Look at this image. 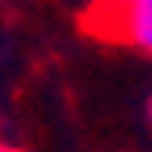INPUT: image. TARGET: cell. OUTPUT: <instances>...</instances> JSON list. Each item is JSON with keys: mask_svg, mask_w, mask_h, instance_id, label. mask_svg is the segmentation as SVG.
I'll use <instances>...</instances> for the list:
<instances>
[{"mask_svg": "<svg viewBox=\"0 0 152 152\" xmlns=\"http://www.w3.org/2000/svg\"><path fill=\"white\" fill-rule=\"evenodd\" d=\"M84 27L107 42H122L152 57V0H91Z\"/></svg>", "mask_w": 152, "mask_h": 152, "instance_id": "1", "label": "cell"}, {"mask_svg": "<svg viewBox=\"0 0 152 152\" xmlns=\"http://www.w3.org/2000/svg\"><path fill=\"white\" fill-rule=\"evenodd\" d=\"M145 118H148V126H152V95L145 99Z\"/></svg>", "mask_w": 152, "mask_h": 152, "instance_id": "2", "label": "cell"}, {"mask_svg": "<svg viewBox=\"0 0 152 152\" xmlns=\"http://www.w3.org/2000/svg\"><path fill=\"white\" fill-rule=\"evenodd\" d=\"M0 152H23V148H15V145H4V141H0Z\"/></svg>", "mask_w": 152, "mask_h": 152, "instance_id": "3", "label": "cell"}]
</instances>
